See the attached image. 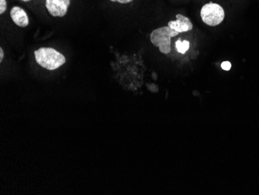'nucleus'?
Returning a JSON list of instances; mask_svg holds the SVG:
<instances>
[{
	"instance_id": "4",
	"label": "nucleus",
	"mask_w": 259,
	"mask_h": 195,
	"mask_svg": "<svg viewBox=\"0 0 259 195\" xmlns=\"http://www.w3.org/2000/svg\"><path fill=\"white\" fill-rule=\"evenodd\" d=\"M71 0H46V8L54 17H62L68 12Z\"/></svg>"
},
{
	"instance_id": "1",
	"label": "nucleus",
	"mask_w": 259,
	"mask_h": 195,
	"mask_svg": "<svg viewBox=\"0 0 259 195\" xmlns=\"http://www.w3.org/2000/svg\"><path fill=\"white\" fill-rule=\"evenodd\" d=\"M36 62L49 70H55L66 62L65 57L52 48H40L34 52Z\"/></svg>"
},
{
	"instance_id": "8",
	"label": "nucleus",
	"mask_w": 259,
	"mask_h": 195,
	"mask_svg": "<svg viewBox=\"0 0 259 195\" xmlns=\"http://www.w3.org/2000/svg\"><path fill=\"white\" fill-rule=\"evenodd\" d=\"M7 4L6 0H0V14H4L7 10Z\"/></svg>"
},
{
	"instance_id": "11",
	"label": "nucleus",
	"mask_w": 259,
	"mask_h": 195,
	"mask_svg": "<svg viewBox=\"0 0 259 195\" xmlns=\"http://www.w3.org/2000/svg\"><path fill=\"white\" fill-rule=\"evenodd\" d=\"M4 53L3 49H0V62H2L3 59H4Z\"/></svg>"
},
{
	"instance_id": "6",
	"label": "nucleus",
	"mask_w": 259,
	"mask_h": 195,
	"mask_svg": "<svg viewBox=\"0 0 259 195\" xmlns=\"http://www.w3.org/2000/svg\"><path fill=\"white\" fill-rule=\"evenodd\" d=\"M10 17L16 25L26 27L29 25V18L25 10L20 7H14L10 10Z\"/></svg>"
},
{
	"instance_id": "3",
	"label": "nucleus",
	"mask_w": 259,
	"mask_h": 195,
	"mask_svg": "<svg viewBox=\"0 0 259 195\" xmlns=\"http://www.w3.org/2000/svg\"><path fill=\"white\" fill-rule=\"evenodd\" d=\"M202 20L211 27L219 25L225 19V10L219 4L209 3L203 6L200 12Z\"/></svg>"
},
{
	"instance_id": "12",
	"label": "nucleus",
	"mask_w": 259,
	"mask_h": 195,
	"mask_svg": "<svg viewBox=\"0 0 259 195\" xmlns=\"http://www.w3.org/2000/svg\"><path fill=\"white\" fill-rule=\"evenodd\" d=\"M21 1H23V2H28L30 0H21Z\"/></svg>"
},
{
	"instance_id": "5",
	"label": "nucleus",
	"mask_w": 259,
	"mask_h": 195,
	"mask_svg": "<svg viewBox=\"0 0 259 195\" xmlns=\"http://www.w3.org/2000/svg\"><path fill=\"white\" fill-rule=\"evenodd\" d=\"M176 19L177 20L168 22V26L170 28L179 32V33H183V32L193 30V24L188 17H185L182 14H177Z\"/></svg>"
},
{
	"instance_id": "10",
	"label": "nucleus",
	"mask_w": 259,
	"mask_h": 195,
	"mask_svg": "<svg viewBox=\"0 0 259 195\" xmlns=\"http://www.w3.org/2000/svg\"><path fill=\"white\" fill-rule=\"evenodd\" d=\"M110 1H111V2H117L122 4H126L132 2L134 0H110Z\"/></svg>"
},
{
	"instance_id": "2",
	"label": "nucleus",
	"mask_w": 259,
	"mask_h": 195,
	"mask_svg": "<svg viewBox=\"0 0 259 195\" xmlns=\"http://www.w3.org/2000/svg\"><path fill=\"white\" fill-rule=\"evenodd\" d=\"M178 34L179 32L172 30L168 26H164L151 32V42L159 49L161 53L167 55L171 52V37Z\"/></svg>"
},
{
	"instance_id": "7",
	"label": "nucleus",
	"mask_w": 259,
	"mask_h": 195,
	"mask_svg": "<svg viewBox=\"0 0 259 195\" xmlns=\"http://www.w3.org/2000/svg\"><path fill=\"white\" fill-rule=\"evenodd\" d=\"M176 47L180 53L185 54L190 49V42L188 41H183V42H181L180 40L177 41L176 43Z\"/></svg>"
},
{
	"instance_id": "9",
	"label": "nucleus",
	"mask_w": 259,
	"mask_h": 195,
	"mask_svg": "<svg viewBox=\"0 0 259 195\" xmlns=\"http://www.w3.org/2000/svg\"><path fill=\"white\" fill-rule=\"evenodd\" d=\"M221 67L225 71H229L231 68V64L230 62H224L221 64Z\"/></svg>"
}]
</instances>
